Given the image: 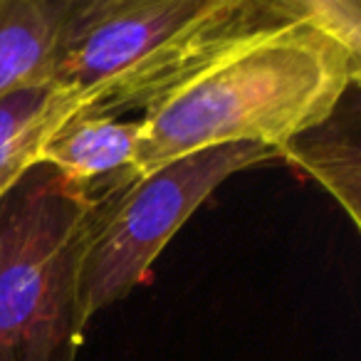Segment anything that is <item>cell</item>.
Instances as JSON below:
<instances>
[{
    "label": "cell",
    "instance_id": "6da1fadb",
    "mask_svg": "<svg viewBox=\"0 0 361 361\" xmlns=\"http://www.w3.org/2000/svg\"><path fill=\"white\" fill-rule=\"evenodd\" d=\"M272 16L218 50L141 114L139 176L203 149L277 154L324 124L359 85L361 60L305 23Z\"/></svg>",
    "mask_w": 361,
    "mask_h": 361
},
{
    "label": "cell",
    "instance_id": "7a4b0ae2",
    "mask_svg": "<svg viewBox=\"0 0 361 361\" xmlns=\"http://www.w3.org/2000/svg\"><path fill=\"white\" fill-rule=\"evenodd\" d=\"M270 16V0H70L50 80L102 114L144 111Z\"/></svg>",
    "mask_w": 361,
    "mask_h": 361
},
{
    "label": "cell",
    "instance_id": "3957f363",
    "mask_svg": "<svg viewBox=\"0 0 361 361\" xmlns=\"http://www.w3.org/2000/svg\"><path fill=\"white\" fill-rule=\"evenodd\" d=\"M109 198L47 164L0 198V361L77 359L87 329L80 267Z\"/></svg>",
    "mask_w": 361,
    "mask_h": 361
},
{
    "label": "cell",
    "instance_id": "277c9868",
    "mask_svg": "<svg viewBox=\"0 0 361 361\" xmlns=\"http://www.w3.org/2000/svg\"><path fill=\"white\" fill-rule=\"evenodd\" d=\"M267 159L277 154L255 144L203 149L164 164L111 196L80 267V305L87 324L149 277L161 250L221 183Z\"/></svg>",
    "mask_w": 361,
    "mask_h": 361
},
{
    "label": "cell",
    "instance_id": "5b68a950",
    "mask_svg": "<svg viewBox=\"0 0 361 361\" xmlns=\"http://www.w3.org/2000/svg\"><path fill=\"white\" fill-rule=\"evenodd\" d=\"M141 119L85 109L67 119L45 144L40 164H47L92 196H114L139 176Z\"/></svg>",
    "mask_w": 361,
    "mask_h": 361
},
{
    "label": "cell",
    "instance_id": "8992f818",
    "mask_svg": "<svg viewBox=\"0 0 361 361\" xmlns=\"http://www.w3.org/2000/svg\"><path fill=\"white\" fill-rule=\"evenodd\" d=\"M87 102L55 80L30 82L0 94V198L40 164L50 136Z\"/></svg>",
    "mask_w": 361,
    "mask_h": 361
},
{
    "label": "cell",
    "instance_id": "52a82bcc",
    "mask_svg": "<svg viewBox=\"0 0 361 361\" xmlns=\"http://www.w3.org/2000/svg\"><path fill=\"white\" fill-rule=\"evenodd\" d=\"M70 0H0V94L52 77Z\"/></svg>",
    "mask_w": 361,
    "mask_h": 361
},
{
    "label": "cell",
    "instance_id": "ba28073f",
    "mask_svg": "<svg viewBox=\"0 0 361 361\" xmlns=\"http://www.w3.org/2000/svg\"><path fill=\"white\" fill-rule=\"evenodd\" d=\"M336 111L324 124L297 136L292 144L277 151V159H285L319 180L359 228V144L354 131L344 134L336 124Z\"/></svg>",
    "mask_w": 361,
    "mask_h": 361
},
{
    "label": "cell",
    "instance_id": "9c48e42d",
    "mask_svg": "<svg viewBox=\"0 0 361 361\" xmlns=\"http://www.w3.org/2000/svg\"><path fill=\"white\" fill-rule=\"evenodd\" d=\"M282 18L305 23L361 60V6L354 0H272Z\"/></svg>",
    "mask_w": 361,
    "mask_h": 361
}]
</instances>
